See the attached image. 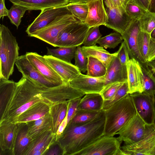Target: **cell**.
<instances>
[{"instance_id":"cell-58","label":"cell","mask_w":155,"mask_h":155,"mask_svg":"<svg viewBox=\"0 0 155 155\" xmlns=\"http://www.w3.org/2000/svg\"><path fill=\"white\" fill-rule=\"evenodd\" d=\"M154 6H155V0H152L151 4V10L152 9H153V8Z\"/></svg>"},{"instance_id":"cell-2","label":"cell","mask_w":155,"mask_h":155,"mask_svg":"<svg viewBox=\"0 0 155 155\" xmlns=\"http://www.w3.org/2000/svg\"><path fill=\"white\" fill-rule=\"evenodd\" d=\"M41 91L40 87L22 76L16 83L15 90L0 116V121L7 120L14 123L17 117L30 107L39 102H45Z\"/></svg>"},{"instance_id":"cell-42","label":"cell","mask_w":155,"mask_h":155,"mask_svg":"<svg viewBox=\"0 0 155 155\" xmlns=\"http://www.w3.org/2000/svg\"><path fill=\"white\" fill-rule=\"evenodd\" d=\"M126 12L132 18L139 19L148 12L132 0H128L125 6Z\"/></svg>"},{"instance_id":"cell-30","label":"cell","mask_w":155,"mask_h":155,"mask_svg":"<svg viewBox=\"0 0 155 155\" xmlns=\"http://www.w3.org/2000/svg\"><path fill=\"white\" fill-rule=\"evenodd\" d=\"M68 102L55 104L50 107L49 113L52 122L51 130L55 134L60 124L67 116Z\"/></svg>"},{"instance_id":"cell-36","label":"cell","mask_w":155,"mask_h":155,"mask_svg":"<svg viewBox=\"0 0 155 155\" xmlns=\"http://www.w3.org/2000/svg\"><path fill=\"white\" fill-rule=\"evenodd\" d=\"M122 35L116 31L104 37L101 38L97 43L106 49L114 48L123 41Z\"/></svg>"},{"instance_id":"cell-46","label":"cell","mask_w":155,"mask_h":155,"mask_svg":"<svg viewBox=\"0 0 155 155\" xmlns=\"http://www.w3.org/2000/svg\"><path fill=\"white\" fill-rule=\"evenodd\" d=\"M116 52L117 56L121 64L126 65L127 63L130 59V58L127 49L124 41L121 43L118 50Z\"/></svg>"},{"instance_id":"cell-34","label":"cell","mask_w":155,"mask_h":155,"mask_svg":"<svg viewBox=\"0 0 155 155\" xmlns=\"http://www.w3.org/2000/svg\"><path fill=\"white\" fill-rule=\"evenodd\" d=\"M87 75L94 77H101L105 75L107 68L104 64L97 58L89 56L87 57Z\"/></svg>"},{"instance_id":"cell-49","label":"cell","mask_w":155,"mask_h":155,"mask_svg":"<svg viewBox=\"0 0 155 155\" xmlns=\"http://www.w3.org/2000/svg\"><path fill=\"white\" fill-rule=\"evenodd\" d=\"M107 8H114L118 9L121 12H126L125 8L120 0H104Z\"/></svg>"},{"instance_id":"cell-31","label":"cell","mask_w":155,"mask_h":155,"mask_svg":"<svg viewBox=\"0 0 155 155\" xmlns=\"http://www.w3.org/2000/svg\"><path fill=\"white\" fill-rule=\"evenodd\" d=\"M16 86V82L14 81L0 78V116L4 112Z\"/></svg>"},{"instance_id":"cell-52","label":"cell","mask_w":155,"mask_h":155,"mask_svg":"<svg viewBox=\"0 0 155 155\" xmlns=\"http://www.w3.org/2000/svg\"><path fill=\"white\" fill-rule=\"evenodd\" d=\"M136 3L147 11H150V5L148 0H132Z\"/></svg>"},{"instance_id":"cell-3","label":"cell","mask_w":155,"mask_h":155,"mask_svg":"<svg viewBox=\"0 0 155 155\" xmlns=\"http://www.w3.org/2000/svg\"><path fill=\"white\" fill-rule=\"evenodd\" d=\"M104 111V135L114 136L136 114L129 94L117 101Z\"/></svg>"},{"instance_id":"cell-54","label":"cell","mask_w":155,"mask_h":155,"mask_svg":"<svg viewBox=\"0 0 155 155\" xmlns=\"http://www.w3.org/2000/svg\"><path fill=\"white\" fill-rule=\"evenodd\" d=\"M146 63L149 67L152 72L155 76V58L151 61H147Z\"/></svg>"},{"instance_id":"cell-26","label":"cell","mask_w":155,"mask_h":155,"mask_svg":"<svg viewBox=\"0 0 155 155\" xmlns=\"http://www.w3.org/2000/svg\"><path fill=\"white\" fill-rule=\"evenodd\" d=\"M26 123L28 134L32 140L52 129V122L50 113L38 119Z\"/></svg>"},{"instance_id":"cell-17","label":"cell","mask_w":155,"mask_h":155,"mask_svg":"<svg viewBox=\"0 0 155 155\" xmlns=\"http://www.w3.org/2000/svg\"><path fill=\"white\" fill-rule=\"evenodd\" d=\"M129 94L143 92V74L140 63L133 58L126 64Z\"/></svg>"},{"instance_id":"cell-16","label":"cell","mask_w":155,"mask_h":155,"mask_svg":"<svg viewBox=\"0 0 155 155\" xmlns=\"http://www.w3.org/2000/svg\"><path fill=\"white\" fill-rule=\"evenodd\" d=\"M46 61L62 78L64 82H70L77 78L81 72L71 63H68L52 56H44Z\"/></svg>"},{"instance_id":"cell-9","label":"cell","mask_w":155,"mask_h":155,"mask_svg":"<svg viewBox=\"0 0 155 155\" xmlns=\"http://www.w3.org/2000/svg\"><path fill=\"white\" fill-rule=\"evenodd\" d=\"M78 20L72 14L59 17L51 23L31 35L55 47L58 35L65 28Z\"/></svg>"},{"instance_id":"cell-51","label":"cell","mask_w":155,"mask_h":155,"mask_svg":"<svg viewBox=\"0 0 155 155\" xmlns=\"http://www.w3.org/2000/svg\"><path fill=\"white\" fill-rule=\"evenodd\" d=\"M67 124V116L60 124L57 133L55 134L56 141L61 134L64 130Z\"/></svg>"},{"instance_id":"cell-19","label":"cell","mask_w":155,"mask_h":155,"mask_svg":"<svg viewBox=\"0 0 155 155\" xmlns=\"http://www.w3.org/2000/svg\"><path fill=\"white\" fill-rule=\"evenodd\" d=\"M107 20L104 25L122 35L128 28L133 19L126 12L122 13L118 9L106 8Z\"/></svg>"},{"instance_id":"cell-43","label":"cell","mask_w":155,"mask_h":155,"mask_svg":"<svg viewBox=\"0 0 155 155\" xmlns=\"http://www.w3.org/2000/svg\"><path fill=\"white\" fill-rule=\"evenodd\" d=\"M102 36L99 26L91 27L88 31L83 44L86 47L95 45Z\"/></svg>"},{"instance_id":"cell-18","label":"cell","mask_w":155,"mask_h":155,"mask_svg":"<svg viewBox=\"0 0 155 155\" xmlns=\"http://www.w3.org/2000/svg\"><path fill=\"white\" fill-rule=\"evenodd\" d=\"M121 148L126 155H155V129L139 142L125 145L121 146Z\"/></svg>"},{"instance_id":"cell-6","label":"cell","mask_w":155,"mask_h":155,"mask_svg":"<svg viewBox=\"0 0 155 155\" xmlns=\"http://www.w3.org/2000/svg\"><path fill=\"white\" fill-rule=\"evenodd\" d=\"M40 87L42 97L50 106L57 103L68 102L85 94L72 86L70 82H64L61 84L51 88Z\"/></svg>"},{"instance_id":"cell-25","label":"cell","mask_w":155,"mask_h":155,"mask_svg":"<svg viewBox=\"0 0 155 155\" xmlns=\"http://www.w3.org/2000/svg\"><path fill=\"white\" fill-rule=\"evenodd\" d=\"M13 5L24 7L28 11L42 10L66 5L69 0H9Z\"/></svg>"},{"instance_id":"cell-39","label":"cell","mask_w":155,"mask_h":155,"mask_svg":"<svg viewBox=\"0 0 155 155\" xmlns=\"http://www.w3.org/2000/svg\"><path fill=\"white\" fill-rule=\"evenodd\" d=\"M28 9L22 6L13 5L8 10V17L10 22L15 25L17 28L21 22V19L25 12Z\"/></svg>"},{"instance_id":"cell-8","label":"cell","mask_w":155,"mask_h":155,"mask_svg":"<svg viewBox=\"0 0 155 155\" xmlns=\"http://www.w3.org/2000/svg\"><path fill=\"white\" fill-rule=\"evenodd\" d=\"M114 136L103 135L74 155H126Z\"/></svg>"},{"instance_id":"cell-56","label":"cell","mask_w":155,"mask_h":155,"mask_svg":"<svg viewBox=\"0 0 155 155\" xmlns=\"http://www.w3.org/2000/svg\"><path fill=\"white\" fill-rule=\"evenodd\" d=\"M151 38H155V28L150 34Z\"/></svg>"},{"instance_id":"cell-33","label":"cell","mask_w":155,"mask_h":155,"mask_svg":"<svg viewBox=\"0 0 155 155\" xmlns=\"http://www.w3.org/2000/svg\"><path fill=\"white\" fill-rule=\"evenodd\" d=\"M77 47H59L52 49L47 47V55L52 56L68 63L74 58Z\"/></svg>"},{"instance_id":"cell-15","label":"cell","mask_w":155,"mask_h":155,"mask_svg":"<svg viewBox=\"0 0 155 155\" xmlns=\"http://www.w3.org/2000/svg\"><path fill=\"white\" fill-rule=\"evenodd\" d=\"M105 76L94 77L80 73L76 78L70 81L75 88L85 94L100 93L104 87Z\"/></svg>"},{"instance_id":"cell-23","label":"cell","mask_w":155,"mask_h":155,"mask_svg":"<svg viewBox=\"0 0 155 155\" xmlns=\"http://www.w3.org/2000/svg\"><path fill=\"white\" fill-rule=\"evenodd\" d=\"M105 79L104 87L114 82L127 81L126 65L121 64L117 55L114 57L107 68Z\"/></svg>"},{"instance_id":"cell-4","label":"cell","mask_w":155,"mask_h":155,"mask_svg":"<svg viewBox=\"0 0 155 155\" xmlns=\"http://www.w3.org/2000/svg\"><path fill=\"white\" fill-rule=\"evenodd\" d=\"M19 47L15 37L4 25L0 26V78L8 79L18 58Z\"/></svg>"},{"instance_id":"cell-40","label":"cell","mask_w":155,"mask_h":155,"mask_svg":"<svg viewBox=\"0 0 155 155\" xmlns=\"http://www.w3.org/2000/svg\"><path fill=\"white\" fill-rule=\"evenodd\" d=\"M100 112L78 109L68 123L76 124L87 122L95 118Z\"/></svg>"},{"instance_id":"cell-41","label":"cell","mask_w":155,"mask_h":155,"mask_svg":"<svg viewBox=\"0 0 155 155\" xmlns=\"http://www.w3.org/2000/svg\"><path fill=\"white\" fill-rule=\"evenodd\" d=\"M129 91L127 81L125 82L119 87L114 95L109 100H104L102 110L108 108L113 104L128 94Z\"/></svg>"},{"instance_id":"cell-5","label":"cell","mask_w":155,"mask_h":155,"mask_svg":"<svg viewBox=\"0 0 155 155\" xmlns=\"http://www.w3.org/2000/svg\"><path fill=\"white\" fill-rule=\"evenodd\" d=\"M155 129V124L146 123L136 112L135 115L116 134L121 143L125 145L136 143L145 138Z\"/></svg>"},{"instance_id":"cell-28","label":"cell","mask_w":155,"mask_h":155,"mask_svg":"<svg viewBox=\"0 0 155 155\" xmlns=\"http://www.w3.org/2000/svg\"><path fill=\"white\" fill-rule=\"evenodd\" d=\"M81 49L86 58L89 56L93 57L101 61L107 68L114 57L117 55V52L110 54L100 46H84L81 47Z\"/></svg>"},{"instance_id":"cell-27","label":"cell","mask_w":155,"mask_h":155,"mask_svg":"<svg viewBox=\"0 0 155 155\" xmlns=\"http://www.w3.org/2000/svg\"><path fill=\"white\" fill-rule=\"evenodd\" d=\"M18 123V130L13 155H24L32 140L28 134L27 123Z\"/></svg>"},{"instance_id":"cell-22","label":"cell","mask_w":155,"mask_h":155,"mask_svg":"<svg viewBox=\"0 0 155 155\" xmlns=\"http://www.w3.org/2000/svg\"><path fill=\"white\" fill-rule=\"evenodd\" d=\"M56 141L51 130L32 140L24 155H45L50 146Z\"/></svg>"},{"instance_id":"cell-11","label":"cell","mask_w":155,"mask_h":155,"mask_svg":"<svg viewBox=\"0 0 155 155\" xmlns=\"http://www.w3.org/2000/svg\"><path fill=\"white\" fill-rule=\"evenodd\" d=\"M15 65L22 75L40 87L51 88L61 84L51 81L42 75L33 65L25 54L19 56Z\"/></svg>"},{"instance_id":"cell-10","label":"cell","mask_w":155,"mask_h":155,"mask_svg":"<svg viewBox=\"0 0 155 155\" xmlns=\"http://www.w3.org/2000/svg\"><path fill=\"white\" fill-rule=\"evenodd\" d=\"M136 112L147 124H155V96L144 92L129 94Z\"/></svg>"},{"instance_id":"cell-24","label":"cell","mask_w":155,"mask_h":155,"mask_svg":"<svg viewBox=\"0 0 155 155\" xmlns=\"http://www.w3.org/2000/svg\"><path fill=\"white\" fill-rule=\"evenodd\" d=\"M50 106L42 101L37 103L20 114L14 123H27L38 119L49 113Z\"/></svg>"},{"instance_id":"cell-14","label":"cell","mask_w":155,"mask_h":155,"mask_svg":"<svg viewBox=\"0 0 155 155\" xmlns=\"http://www.w3.org/2000/svg\"><path fill=\"white\" fill-rule=\"evenodd\" d=\"M141 30L138 19L134 18L122 36L127 49L129 57L134 58L140 63H145L140 53L137 44L138 35Z\"/></svg>"},{"instance_id":"cell-32","label":"cell","mask_w":155,"mask_h":155,"mask_svg":"<svg viewBox=\"0 0 155 155\" xmlns=\"http://www.w3.org/2000/svg\"><path fill=\"white\" fill-rule=\"evenodd\" d=\"M140 64L143 74V92L155 95V76L146 63Z\"/></svg>"},{"instance_id":"cell-57","label":"cell","mask_w":155,"mask_h":155,"mask_svg":"<svg viewBox=\"0 0 155 155\" xmlns=\"http://www.w3.org/2000/svg\"><path fill=\"white\" fill-rule=\"evenodd\" d=\"M128 0H121V1L123 5V6L125 8V6L127 3V2L128 1Z\"/></svg>"},{"instance_id":"cell-55","label":"cell","mask_w":155,"mask_h":155,"mask_svg":"<svg viewBox=\"0 0 155 155\" xmlns=\"http://www.w3.org/2000/svg\"><path fill=\"white\" fill-rule=\"evenodd\" d=\"M90 0H69L70 3L87 4Z\"/></svg>"},{"instance_id":"cell-38","label":"cell","mask_w":155,"mask_h":155,"mask_svg":"<svg viewBox=\"0 0 155 155\" xmlns=\"http://www.w3.org/2000/svg\"><path fill=\"white\" fill-rule=\"evenodd\" d=\"M141 31L150 34L155 28V12L148 11L138 19Z\"/></svg>"},{"instance_id":"cell-48","label":"cell","mask_w":155,"mask_h":155,"mask_svg":"<svg viewBox=\"0 0 155 155\" xmlns=\"http://www.w3.org/2000/svg\"><path fill=\"white\" fill-rule=\"evenodd\" d=\"M63 149L56 141L50 146L45 155H63Z\"/></svg>"},{"instance_id":"cell-1","label":"cell","mask_w":155,"mask_h":155,"mask_svg":"<svg viewBox=\"0 0 155 155\" xmlns=\"http://www.w3.org/2000/svg\"><path fill=\"white\" fill-rule=\"evenodd\" d=\"M105 117L101 110L92 120L80 124L68 123L56 141L63 155H74L104 135Z\"/></svg>"},{"instance_id":"cell-45","label":"cell","mask_w":155,"mask_h":155,"mask_svg":"<svg viewBox=\"0 0 155 155\" xmlns=\"http://www.w3.org/2000/svg\"><path fill=\"white\" fill-rule=\"evenodd\" d=\"M125 82H114L104 87L100 93L104 100H107L110 99Z\"/></svg>"},{"instance_id":"cell-21","label":"cell","mask_w":155,"mask_h":155,"mask_svg":"<svg viewBox=\"0 0 155 155\" xmlns=\"http://www.w3.org/2000/svg\"><path fill=\"white\" fill-rule=\"evenodd\" d=\"M25 55L33 65L45 78L60 84L63 83L62 78L49 65L44 56L33 52H26Z\"/></svg>"},{"instance_id":"cell-60","label":"cell","mask_w":155,"mask_h":155,"mask_svg":"<svg viewBox=\"0 0 155 155\" xmlns=\"http://www.w3.org/2000/svg\"><path fill=\"white\" fill-rule=\"evenodd\" d=\"M120 1H121V0H120Z\"/></svg>"},{"instance_id":"cell-50","label":"cell","mask_w":155,"mask_h":155,"mask_svg":"<svg viewBox=\"0 0 155 155\" xmlns=\"http://www.w3.org/2000/svg\"><path fill=\"white\" fill-rule=\"evenodd\" d=\"M155 58V38H151L150 40L147 56V61Z\"/></svg>"},{"instance_id":"cell-44","label":"cell","mask_w":155,"mask_h":155,"mask_svg":"<svg viewBox=\"0 0 155 155\" xmlns=\"http://www.w3.org/2000/svg\"><path fill=\"white\" fill-rule=\"evenodd\" d=\"M80 46L77 47L74 59V65L81 72L85 73L87 71V62L86 58L84 55L81 49Z\"/></svg>"},{"instance_id":"cell-7","label":"cell","mask_w":155,"mask_h":155,"mask_svg":"<svg viewBox=\"0 0 155 155\" xmlns=\"http://www.w3.org/2000/svg\"><path fill=\"white\" fill-rule=\"evenodd\" d=\"M90 28L78 20L69 25L59 34L55 47H77L83 44Z\"/></svg>"},{"instance_id":"cell-13","label":"cell","mask_w":155,"mask_h":155,"mask_svg":"<svg viewBox=\"0 0 155 155\" xmlns=\"http://www.w3.org/2000/svg\"><path fill=\"white\" fill-rule=\"evenodd\" d=\"M18 126V123L8 120L0 121V155H13Z\"/></svg>"},{"instance_id":"cell-47","label":"cell","mask_w":155,"mask_h":155,"mask_svg":"<svg viewBox=\"0 0 155 155\" xmlns=\"http://www.w3.org/2000/svg\"><path fill=\"white\" fill-rule=\"evenodd\" d=\"M81 97L76 98L69 101L67 115V124L76 113L78 110V104Z\"/></svg>"},{"instance_id":"cell-59","label":"cell","mask_w":155,"mask_h":155,"mask_svg":"<svg viewBox=\"0 0 155 155\" xmlns=\"http://www.w3.org/2000/svg\"><path fill=\"white\" fill-rule=\"evenodd\" d=\"M148 0V2H149L150 4V11H151V3H152V0Z\"/></svg>"},{"instance_id":"cell-37","label":"cell","mask_w":155,"mask_h":155,"mask_svg":"<svg viewBox=\"0 0 155 155\" xmlns=\"http://www.w3.org/2000/svg\"><path fill=\"white\" fill-rule=\"evenodd\" d=\"M66 6L76 18L84 23L88 12V6L86 3H69Z\"/></svg>"},{"instance_id":"cell-35","label":"cell","mask_w":155,"mask_h":155,"mask_svg":"<svg viewBox=\"0 0 155 155\" xmlns=\"http://www.w3.org/2000/svg\"><path fill=\"white\" fill-rule=\"evenodd\" d=\"M150 34L141 30L138 33L137 44L140 53L144 62L147 61L148 53Z\"/></svg>"},{"instance_id":"cell-53","label":"cell","mask_w":155,"mask_h":155,"mask_svg":"<svg viewBox=\"0 0 155 155\" xmlns=\"http://www.w3.org/2000/svg\"><path fill=\"white\" fill-rule=\"evenodd\" d=\"M8 10L6 8L5 0H0V18L3 19L4 16H7Z\"/></svg>"},{"instance_id":"cell-20","label":"cell","mask_w":155,"mask_h":155,"mask_svg":"<svg viewBox=\"0 0 155 155\" xmlns=\"http://www.w3.org/2000/svg\"><path fill=\"white\" fill-rule=\"evenodd\" d=\"M104 0H90L87 4L88 12L84 22L90 28L105 25L107 18Z\"/></svg>"},{"instance_id":"cell-12","label":"cell","mask_w":155,"mask_h":155,"mask_svg":"<svg viewBox=\"0 0 155 155\" xmlns=\"http://www.w3.org/2000/svg\"><path fill=\"white\" fill-rule=\"evenodd\" d=\"M71 14H72L67 8L66 5L42 10L39 15L28 25L26 32L29 36L33 33L47 26L58 18Z\"/></svg>"},{"instance_id":"cell-29","label":"cell","mask_w":155,"mask_h":155,"mask_svg":"<svg viewBox=\"0 0 155 155\" xmlns=\"http://www.w3.org/2000/svg\"><path fill=\"white\" fill-rule=\"evenodd\" d=\"M104 101L100 93L86 94L80 99L78 109L100 111L102 110Z\"/></svg>"}]
</instances>
